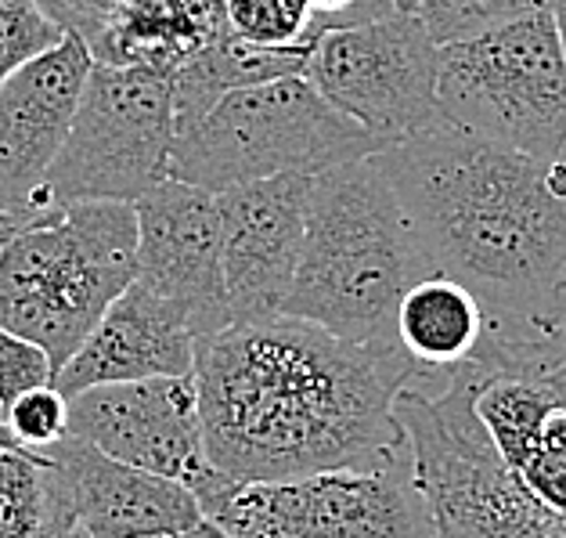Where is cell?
Wrapping results in <instances>:
<instances>
[{
	"label": "cell",
	"mask_w": 566,
	"mask_h": 538,
	"mask_svg": "<svg viewBox=\"0 0 566 538\" xmlns=\"http://www.w3.org/2000/svg\"><path fill=\"white\" fill-rule=\"evenodd\" d=\"M430 268L488 311L491 372L566 362V196L548 163L465 127H433L376 152Z\"/></svg>",
	"instance_id": "6da1fadb"
},
{
	"label": "cell",
	"mask_w": 566,
	"mask_h": 538,
	"mask_svg": "<svg viewBox=\"0 0 566 538\" xmlns=\"http://www.w3.org/2000/svg\"><path fill=\"white\" fill-rule=\"evenodd\" d=\"M191 380L206 459L224 477L371 470L411 455L394 402L416 365L307 319L274 314L199 337Z\"/></svg>",
	"instance_id": "7a4b0ae2"
},
{
	"label": "cell",
	"mask_w": 566,
	"mask_h": 538,
	"mask_svg": "<svg viewBox=\"0 0 566 538\" xmlns=\"http://www.w3.org/2000/svg\"><path fill=\"white\" fill-rule=\"evenodd\" d=\"M433 275L376 156L311 177L307 231L282 314L376 351L397 348V308Z\"/></svg>",
	"instance_id": "3957f363"
},
{
	"label": "cell",
	"mask_w": 566,
	"mask_h": 538,
	"mask_svg": "<svg viewBox=\"0 0 566 538\" xmlns=\"http://www.w3.org/2000/svg\"><path fill=\"white\" fill-rule=\"evenodd\" d=\"M134 279V203L51 206L0 246V325L40 343L59 372Z\"/></svg>",
	"instance_id": "277c9868"
},
{
	"label": "cell",
	"mask_w": 566,
	"mask_h": 538,
	"mask_svg": "<svg viewBox=\"0 0 566 538\" xmlns=\"http://www.w3.org/2000/svg\"><path fill=\"white\" fill-rule=\"evenodd\" d=\"M386 142L333 108L307 76L224 94L202 116L177 123L167 177L224 192L268 177H314L368 159Z\"/></svg>",
	"instance_id": "5b68a950"
},
{
	"label": "cell",
	"mask_w": 566,
	"mask_h": 538,
	"mask_svg": "<svg viewBox=\"0 0 566 538\" xmlns=\"http://www.w3.org/2000/svg\"><path fill=\"white\" fill-rule=\"evenodd\" d=\"M476 376L411 380L394 412L408 434L411 485L422 495L437 538H566L516 477L473 408Z\"/></svg>",
	"instance_id": "8992f818"
},
{
	"label": "cell",
	"mask_w": 566,
	"mask_h": 538,
	"mask_svg": "<svg viewBox=\"0 0 566 538\" xmlns=\"http://www.w3.org/2000/svg\"><path fill=\"white\" fill-rule=\"evenodd\" d=\"M202 517L231 538H437L408 459L285 480H234L213 466L196 485Z\"/></svg>",
	"instance_id": "52a82bcc"
},
{
	"label": "cell",
	"mask_w": 566,
	"mask_h": 538,
	"mask_svg": "<svg viewBox=\"0 0 566 538\" xmlns=\"http://www.w3.org/2000/svg\"><path fill=\"white\" fill-rule=\"evenodd\" d=\"M437 94L454 127L552 163L566 145V54L552 11L444 44Z\"/></svg>",
	"instance_id": "ba28073f"
},
{
	"label": "cell",
	"mask_w": 566,
	"mask_h": 538,
	"mask_svg": "<svg viewBox=\"0 0 566 538\" xmlns=\"http://www.w3.org/2000/svg\"><path fill=\"white\" fill-rule=\"evenodd\" d=\"M170 145V76L142 65L94 62L73 127L40 188V210L142 199L167 177Z\"/></svg>",
	"instance_id": "9c48e42d"
},
{
	"label": "cell",
	"mask_w": 566,
	"mask_h": 538,
	"mask_svg": "<svg viewBox=\"0 0 566 538\" xmlns=\"http://www.w3.org/2000/svg\"><path fill=\"white\" fill-rule=\"evenodd\" d=\"M307 80L386 148L448 123L437 94L440 44L416 11L325 30L311 48Z\"/></svg>",
	"instance_id": "30bf717a"
},
{
	"label": "cell",
	"mask_w": 566,
	"mask_h": 538,
	"mask_svg": "<svg viewBox=\"0 0 566 538\" xmlns=\"http://www.w3.org/2000/svg\"><path fill=\"white\" fill-rule=\"evenodd\" d=\"M69 434L188 488L210 470L191 376L98 383L80 391L69 397Z\"/></svg>",
	"instance_id": "8fae6325"
},
{
	"label": "cell",
	"mask_w": 566,
	"mask_h": 538,
	"mask_svg": "<svg viewBox=\"0 0 566 538\" xmlns=\"http://www.w3.org/2000/svg\"><path fill=\"white\" fill-rule=\"evenodd\" d=\"M134 217L137 282L174 300L188 314L196 340L228 329L234 319L220 265L217 192L163 177L134 199Z\"/></svg>",
	"instance_id": "7c38bea8"
},
{
	"label": "cell",
	"mask_w": 566,
	"mask_h": 538,
	"mask_svg": "<svg viewBox=\"0 0 566 538\" xmlns=\"http://www.w3.org/2000/svg\"><path fill=\"white\" fill-rule=\"evenodd\" d=\"M311 177L285 174L217 192L220 265L234 322L282 314L307 231Z\"/></svg>",
	"instance_id": "4fadbf2b"
},
{
	"label": "cell",
	"mask_w": 566,
	"mask_h": 538,
	"mask_svg": "<svg viewBox=\"0 0 566 538\" xmlns=\"http://www.w3.org/2000/svg\"><path fill=\"white\" fill-rule=\"evenodd\" d=\"M91 69L84 37L65 33L0 84V214L19 220L44 214L40 188L73 127Z\"/></svg>",
	"instance_id": "5bb4252c"
},
{
	"label": "cell",
	"mask_w": 566,
	"mask_h": 538,
	"mask_svg": "<svg viewBox=\"0 0 566 538\" xmlns=\"http://www.w3.org/2000/svg\"><path fill=\"white\" fill-rule=\"evenodd\" d=\"M44 455L62 480L69 520L94 538H170L206 520L196 492L181 480L137 470L73 434Z\"/></svg>",
	"instance_id": "9a60e30c"
},
{
	"label": "cell",
	"mask_w": 566,
	"mask_h": 538,
	"mask_svg": "<svg viewBox=\"0 0 566 538\" xmlns=\"http://www.w3.org/2000/svg\"><path fill=\"white\" fill-rule=\"evenodd\" d=\"M191 372H196V333L188 314L134 279L108 303L76 354L54 372V387L73 397L98 383L191 376Z\"/></svg>",
	"instance_id": "2e32d148"
},
{
	"label": "cell",
	"mask_w": 566,
	"mask_h": 538,
	"mask_svg": "<svg viewBox=\"0 0 566 538\" xmlns=\"http://www.w3.org/2000/svg\"><path fill=\"white\" fill-rule=\"evenodd\" d=\"M224 30V0H119L87 48L102 65L174 76Z\"/></svg>",
	"instance_id": "e0dca14e"
},
{
	"label": "cell",
	"mask_w": 566,
	"mask_h": 538,
	"mask_svg": "<svg viewBox=\"0 0 566 538\" xmlns=\"http://www.w3.org/2000/svg\"><path fill=\"white\" fill-rule=\"evenodd\" d=\"M394 333L397 348L416 365V380H451L480 354L488 311L473 289L433 271L400 300Z\"/></svg>",
	"instance_id": "ac0fdd59"
},
{
	"label": "cell",
	"mask_w": 566,
	"mask_h": 538,
	"mask_svg": "<svg viewBox=\"0 0 566 538\" xmlns=\"http://www.w3.org/2000/svg\"><path fill=\"white\" fill-rule=\"evenodd\" d=\"M311 48L314 40L311 44L264 48L224 30L170 76L174 127L202 116L206 108H213L231 91L271 84V80H285V76H307Z\"/></svg>",
	"instance_id": "d6986e66"
},
{
	"label": "cell",
	"mask_w": 566,
	"mask_h": 538,
	"mask_svg": "<svg viewBox=\"0 0 566 538\" xmlns=\"http://www.w3.org/2000/svg\"><path fill=\"white\" fill-rule=\"evenodd\" d=\"M65 528L73 520L54 463L33 448H0V538H51Z\"/></svg>",
	"instance_id": "ffe728a7"
},
{
	"label": "cell",
	"mask_w": 566,
	"mask_h": 538,
	"mask_svg": "<svg viewBox=\"0 0 566 538\" xmlns=\"http://www.w3.org/2000/svg\"><path fill=\"white\" fill-rule=\"evenodd\" d=\"M513 470L534 499L566 524V391L545 412L542 426L513 463Z\"/></svg>",
	"instance_id": "44dd1931"
},
{
	"label": "cell",
	"mask_w": 566,
	"mask_h": 538,
	"mask_svg": "<svg viewBox=\"0 0 566 538\" xmlns=\"http://www.w3.org/2000/svg\"><path fill=\"white\" fill-rule=\"evenodd\" d=\"M542 11H552V0H422L416 15L426 33L444 48Z\"/></svg>",
	"instance_id": "7402d4cb"
},
{
	"label": "cell",
	"mask_w": 566,
	"mask_h": 538,
	"mask_svg": "<svg viewBox=\"0 0 566 538\" xmlns=\"http://www.w3.org/2000/svg\"><path fill=\"white\" fill-rule=\"evenodd\" d=\"M224 19L234 37L264 48L311 44L322 37L307 0H224Z\"/></svg>",
	"instance_id": "603a6c76"
},
{
	"label": "cell",
	"mask_w": 566,
	"mask_h": 538,
	"mask_svg": "<svg viewBox=\"0 0 566 538\" xmlns=\"http://www.w3.org/2000/svg\"><path fill=\"white\" fill-rule=\"evenodd\" d=\"M62 37L65 30L36 0H0V84Z\"/></svg>",
	"instance_id": "cb8c5ba5"
},
{
	"label": "cell",
	"mask_w": 566,
	"mask_h": 538,
	"mask_svg": "<svg viewBox=\"0 0 566 538\" xmlns=\"http://www.w3.org/2000/svg\"><path fill=\"white\" fill-rule=\"evenodd\" d=\"M4 423L22 448L44 452L69 434V397L54 383L51 387H36L22 394L19 402H11V408L4 412Z\"/></svg>",
	"instance_id": "d4e9b609"
},
{
	"label": "cell",
	"mask_w": 566,
	"mask_h": 538,
	"mask_svg": "<svg viewBox=\"0 0 566 538\" xmlns=\"http://www.w3.org/2000/svg\"><path fill=\"white\" fill-rule=\"evenodd\" d=\"M51 383H54V365L48 351L0 325V420H4L11 402H19L22 394H30L36 387H51Z\"/></svg>",
	"instance_id": "484cf974"
},
{
	"label": "cell",
	"mask_w": 566,
	"mask_h": 538,
	"mask_svg": "<svg viewBox=\"0 0 566 538\" xmlns=\"http://www.w3.org/2000/svg\"><path fill=\"white\" fill-rule=\"evenodd\" d=\"M36 4L44 8L65 33L84 37V44H91L119 0H36Z\"/></svg>",
	"instance_id": "4316f807"
},
{
	"label": "cell",
	"mask_w": 566,
	"mask_h": 538,
	"mask_svg": "<svg viewBox=\"0 0 566 538\" xmlns=\"http://www.w3.org/2000/svg\"><path fill=\"white\" fill-rule=\"evenodd\" d=\"M314 22L325 30H343V25H361L394 15V0H307Z\"/></svg>",
	"instance_id": "83f0119b"
},
{
	"label": "cell",
	"mask_w": 566,
	"mask_h": 538,
	"mask_svg": "<svg viewBox=\"0 0 566 538\" xmlns=\"http://www.w3.org/2000/svg\"><path fill=\"white\" fill-rule=\"evenodd\" d=\"M170 538H231V535H224V531H220L217 524L202 520L199 528H191V531H181V535H170Z\"/></svg>",
	"instance_id": "f1b7e54d"
},
{
	"label": "cell",
	"mask_w": 566,
	"mask_h": 538,
	"mask_svg": "<svg viewBox=\"0 0 566 538\" xmlns=\"http://www.w3.org/2000/svg\"><path fill=\"white\" fill-rule=\"evenodd\" d=\"M552 22H556L559 44H563V54H566V0H552Z\"/></svg>",
	"instance_id": "f546056e"
},
{
	"label": "cell",
	"mask_w": 566,
	"mask_h": 538,
	"mask_svg": "<svg viewBox=\"0 0 566 538\" xmlns=\"http://www.w3.org/2000/svg\"><path fill=\"white\" fill-rule=\"evenodd\" d=\"M25 225V220H19V217H8V214H0V246H4L15 231Z\"/></svg>",
	"instance_id": "4dcf8cb0"
},
{
	"label": "cell",
	"mask_w": 566,
	"mask_h": 538,
	"mask_svg": "<svg viewBox=\"0 0 566 538\" xmlns=\"http://www.w3.org/2000/svg\"><path fill=\"white\" fill-rule=\"evenodd\" d=\"M0 448H22L19 441H15V434L8 431V423H4V420H0Z\"/></svg>",
	"instance_id": "1f68e13d"
},
{
	"label": "cell",
	"mask_w": 566,
	"mask_h": 538,
	"mask_svg": "<svg viewBox=\"0 0 566 538\" xmlns=\"http://www.w3.org/2000/svg\"><path fill=\"white\" fill-rule=\"evenodd\" d=\"M51 538H94L91 531H84L80 524H73V528H65V531H59V535H51Z\"/></svg>",
	"instance_id": "d6a6232c"
},
{
	"label": "cell",
	"mask_w": 566,
	"mask_h": 538,
	"mask_svg": "<svg viewBox=\"0 0 566 538\" xmlns=\"http://www.w3.org/2000/svg\"><path fill=\"white\" fill-rule=\"evenodd\" d=\"M419 4H422V0H394L397 11H419Z\"/></svg>",
	"instance_id": "836d02e7"
},
{
	"label": "cell",
	"mask_w": 566,
	"mask_h": 538,
	"mask_svg": "<svg viewBox=\"0 0 566 538\" xmlns=\"http://www.w3.org/2000/svg\"><path fill=\"white\" fill-rule=\"evenodd\" d=\"M556 159H563V163H566V145H563V152H559V156H556Z\"/></svg>",
	"instance_id": "e575fe53"
},
{
	"label": "cell",
	"mask_w": 566,
	"mask_h": 538,
	"mask_svg": "<svg viewBox=\"0 0 566 538\" xmlns=\"http://www.w3.org/2000/svg\"><path fill=\"white\" fill-rule=\"evenodd\" d=\"M563 372H566V362H563Z\"/></svg>",
	"instance_id": "d590c367"
}]
</instances>
